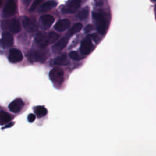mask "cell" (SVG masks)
<instances>
[{
	"label": "cell",
	"mask_w": 156,
	"mask_h": 156,
	"mask_svg": "<svg viewBox=\"0 0 156 156\" xmlns=\"http://www.w3.org/2000/svg\"><path fill=\"white\" fill-rule=\"evenodd\" d=\"M92 15L95 21L97 30L101 34L104 35L107 30V20L105 15L98 12H93Z\"/></svg>",
	"instance_id": "1"
},
{
	"label": "cell",
	"mask_w": 156,
	"mask_h": 156,
	"mask_svg": "<svg viewBox=\"0 0 156 156\" xmlns=\"http://www.w3.org/2000/svg\"><path fill=\"white\" fill-rule=\"evenodd\" d=\"M80 6V0H69L62 6L61 11L63 13H73L77 12Z\"/></svg>",
	"instance_id": "2"
},
{
	"label": "cell",
	"mask_w": 156,
	"mask_h": 156,
	"mask_svg": "<svg viewBox=\"0 0 156 156\" xmlns=\"http://www.w3.org/2000/svg\"><path fill=\"white\" fill-rule=\"evenodd\" d=\"M49 76L51 80L55 85H60L63 81V71L60 68H53L49 72Z\"/></svg>",
	"instance_id": "3"
},
{
	"label": "cell",
	"mask_w": 156,
	"mask_h": 156,
	"mask_svg": "<svg viewBox=\"0 0 156 156\" xmlns=\"http://www.w3.org/2000/svg\"><path fill=\"white\" fill-rule=\"evenodd\" d=\"M1 27L4 29H9L12 32L15 34L19 32L21 30L20 22L16 19L2 21L1 23Z\"/></svg>",
	"instance_id": "4"
},
{
	"label": "cell",
	"mask_w": 156,
	"mask_h": 156,
	"mask_svg": "<svg viewBox=\"0 0 156 156\" xmlns=\"http://www.w3.org/2000/svg\"><path fill=\"white\" fill-rule=\"evenodd\" d=\"M16 9V4L14 0H7L2 10V16L4 18H9L15 14Z\"/></svg>",
	"instance_id": "5"
},
{
	"label": "cell",
	"mask_w": 156,
	"mask_h": 156,
	"mask_svg": "<svg viewBox=\"0 0 156 156\" xmlns=\"http://www.w3.org/2000/svg\"><path fill=\"white\" fill-rule=\"evenodd\" d=\"M28 59L30 62H41L43 63L45 61L46 57V54L42 51H38L35 50H32L29 52Z\"/></svg>",
	"instance_id": "6"
},
{
	"label": "cell",
	"mask_w": 156,
	"mask_h": 156,
	"mask_svg": "<svg viewBox=\"0 0 156 156\" xmlns=\"http://www.w3.org/2000/svg\"><path fill=\"white\" fill-rule=\"evenodd\" d=\"M94 45L93 44L90 37H87L84 39L80 46V52L82 55H87L90 54L94 49Z\"/></svg>",
	"instance_id": "7"
},
{
	"label": "cell",
	"mask_w": 156,
	"mask_h": 156,
	"mask_svg": "<svg viewBox=\"0 0 156 156\" xmlns=\"http://www.w3.org/2000/svg\"><path fill=\"white\" fill-rule=\"evenodd\" d=\"M13 38L12 34L9 32L2 33V38L0 40V46L3 48H10L13 45Z\"/></svg>",
	"instance_id": "8"
},
{
	"label": "cell",
	"mask_w": 156,
	"mask_h": 156,
	"mask_svg": "<svg viewBox=\"0 0 156 156\" xmlns=\"http://www.w3.org/2000/svg\"><path fill=\"white\" fill-rule=\"evenodd\" d=\"M23 58V55L21 52L15 48H12L9 51V60L10 62L15 63L21 61Z\"/></svg>",
	"instance_id": "9"
},
{
	"label": "cell",
	"mask_w": 156,
	"mask_h": 156,
	"mask_svg": "<svg viewBox=\"0 0 156 156\" xmlns=\"http://www.w3.org/2000/svg\"><path fill=\"white\" fill-rule=\"evenodd\" d=\"M24 107V102L21 98H17L13 100L9 105V110L15 113H19Z\"/></svg>",
	"instance_id": "10"
},
{
	"label": "cell",
	"mask_w": 156,
	"mask_h": 156,
	"mask_svg": "<svg viewBox=\"0 0 156 156\" xmlns=\"http://www.w3.org/2000/svg\"><path fill=\"white\" fill-rule=\"evenodd\" d=\"M54 21V18L50 15H42L40 18V23L42 28L46 29L49 28Z\"/></svg>",
	"instance_id": "11"
},
{
	"label": "cell",
	"mask_w": 156,
	"mask_h": 156,
	"mask_svg": "<svg viewBox=\"0 0 156 156\" xmlns=\"http://www.w3.org/2000/svg\"><path fill=\"white\" fill-rule=\"evenodd\" d=\"M35 41L40 44L41 48H45L49 44L48 34L43 32H38L35 35Z\"/></svg>",
	"instance_id": "12"
},
{
	"label": "cell",
	"mask_w": 156,
	"mask_h": 156,
	"mask_svg": "<svg viewBox=\"0 0 156 156\" xmlns=\"http://www.w3.org/2000/svg\"><path fill=\"white\" fill-rule=\"evenodd\" d=\"M68 40V37L66 36L62 37L58 41H57L52 46V52L55 53H58L60 52L66 46Z\"/></svg>",
	"instance_id": "13"
},
{
	"label": "cell",
	"mask_w": 156,
	"mask_h": 156,
	"mask_svg": "<svg viewBox=\"0 0 156 156\" xmlns=\"http://www.w3.org/2000/svg\"><path fill=\"white\" fill-rule=\"evenodd\" d=\"M70 23V21L68 19L60 20L54 25V29L58 32H63L68 28Z\"/></svg>",
	"instance_id": "14"
},
{
	"label": "cell",
	"mask_w": 156,
	"mask_h": 156,
	"mask_svg": "<svg viewBox=\"0 0 156 156\" xmlns=\"http://www.w3.org/2000/svg\"><path fill=\"white\" fill-rule=\"evenodd\" d=\"M23 26L29 32H34L37 30L36 25L27 17L25 16L23 20Z\"/></svg>",
	"instance_id": "15"
},
{
	"label": "cell",
	"mask_w": 156,
	"mask_h": 156,
	"mask_svg": "<svg viewBox=\"0 0 156 156\" xmlns=\"http://www.w3.org/2000/svg\"><path fill=\"white\" fill-rule=\"evenodd\" d=\"M57 5V2L55 1H53V0L48 1L40 6V7L38 10V12L40 13H43V12H48V11L51 10L52 9H53L54 7H56Z\"/></svg>",
	"instance_id": "16"
},
{
	"label": "cell",
	"mask_w": 156,
	"mask_h": 156,
	"mask_svg": "<svg viewBox=\"0 0 156 156\" xmlns=\"http://www.w3.org/2000/svg\"><path fill=\"white\" fill-rule=\"evenodd\" d=\"M68 62V59L65 54L60 55L54 60V63L57 65H66Z\"/></svg>",
	"instance_id": "17"
},
{
	"label": "cell",
	"mask_w": 156,
	"mask_h": 156,
	"mask_svg": "<svg viewBox=\"0 0 156 156\" xmlns=\"http://www.w3.org/2000/svg\"><path fill=\"white\" fill-rule=\"evenodd\" d=\"M12 119L11 116L5 112H0V125H4L9 122Z\"/></svg>",
	"instance_id": "18"
},
{
	"label": "cell",
	"mask_w": 156,
	"mask_h": 156,
	"mask_svg": "<svg viewBox=\"0 0 156 156\" xmlns=\"http://www.w3.org/2000/svg\"><path fill=\"white\" fill-rule=\"evenodd\" d=\"M34 110L38 118H42L48 113L47 109L43 106H37L34 108Z\"/></svg>",
	"instance_id": "19"
},
{
	"label": "cell",
	"mask_w": 156,
	"mask_h": 156,
	"mask_svg": "<svg viewBox=\"0 0 156 156\" xmlns=\"http://www.w3.org/2000/svg\"><path fill=\"white\" fill-rule=\"evenodd\" d=\"M88 13H89V7H85L79 12V13L77 15V17L80 20H84L88 17Z\"/></svg>",
	"instance_id": "20"
},
{
	"label": "cell",
	"mask_w": 156,
	"mask_h": 156,
	"mask_svg": "<svg viewBox=\"0 0 156 156\" xmlns=\"http://www.w3.org/2000/svg\"><path fill=\"white\" fill-rule=\"evenodd\" d=\"M58 37H59L58 35L55 32H51L49 34H48V40L49 44H51L56 41L58 40Z\"/></svg>",
	"instance_id": "21"
},
{
	"label": "cell",
	"mask_w": 156,
	"mask_h": 156,
	"mask_svg": "<svg viewBox=\"0 0 156 156\" xmlns=\"http://www.w3.org/2000/svg\"><path fill=\"white\" fill-rule=\"evenodd\" d=\"M82 28V24L80 23H76L74 25H73L71 28L69 29V34L72 35V34H74L78 32H79Z\"/></svg>",
	"instance_id": "22"
},
{
	"label": "cell",
	"mask_w": 156,
	"mask_h": 156,
	"mask_svg": "<svg viewBox=\"0 0 156 156\" xmlns=\"http://www.w3.org/2000/svg\"><path fill=\"white\" fill-rule=\"evenodd\" d=\"M43 0H34V2H32V5H30V7L29 8V12H32L34 11L37 7L38 6V5L43 1Z\"/></svg>",
	"instance_id": "23"
},
{
	"label": "cell",
	"mask_w": 156,
	"mask_h": 156,
	"mask_svg": "<svg viewBox=\"0 0 156 156\" xmlns=\"http://www.w3.org/2000/svg\"><path fill=\"white\" fill-rule=\"evenodd\" d=\"M69 57L74 60H79L82 58L76 51H71L69 53Z\"/></svg>",
	"instance_id": "24"
},
{
	"label": "cell",
	"mask_w": 156,
	"mask_h": 156,
	"mask_svg": "<svg viewBox=\"0 0 156 156\" xmlns=\"http://www.w3.org/2000/svg\"><path fill=\"white\" fill-rule=\"evenodd\" d=\"M93 29V26L91 24H88L84 28V31L85 33H88L91 32Z\"/></svg>",
	"instance_id": "25"
},
{
	"label": "cell",
	"mask_w": 156,
	"mask_h": 156,
	"mask_svg": "<svg viewBox=\"0 0 156 156\" xmlns=\"http://www.w3.org/2000/svg\"><path fill=\"white\" fill-rule=\"evenodd\" d=\"M35 119V115L33 113H30L27 116V120L29 122H32Z\"/></svg>",
	"instance_id": "26"
},
{
	"label": "cell",
	"mask_w": 156,
	"mask_h": 156,
	"mask_svg": "<svg viewBox=\"0 0 156 156\" xmlns=\"http://www.w3.org/2000/svg\"><path fill=\"white\" fill-rule=\"evenodd\" d=\"M21 1L24 5H25L26 7H27L29 5V4L30 3L31 0H21Z\"/></svg>",
	"instance_id": "27"
},
{
	"label": "cell",
	"mask_w": 156,
	"mask_h": 156,
	"mask_svg": "<svg viewBox=\"0 0 156 156\" xmlns=\"http://www.w3.org/2000/svg\"><path fill=\"white\" fill-rule=\"evenodd\" d=\"M89 37H91V38L93 39V40H94V41H96V42L98 41V39L99 38V37H98V36L96 35V34H93V35H90Z\"/></svg>",
	"instance_id": "28"
},
{
	"label": "cell",
	"mask_w": 156,
	"mask_h": 156,
	"mask_svg": "<svg viewBox=\"0 0 156 156\" xmlns=\"http://www.w3.org/2000/svg\"><path fill=\"white\" fill-rule=\"evenodd\" d=\"M96 1V2L97 3L98 5H101L103 4V1L102 0H94Z\"/></svg>",
	"instance_id": "29"
},
{
	"label": "cell",
	"mask_w": 156,
	"mask_h": 156,
	"mask_svg": "<svg viewBox=\"0 0 156 156\" xmlns=\"http://www.w3.org/2000/svg\"><path fill=\"white\" fill-rule=\"evenodd\" d=\"M13 123H9L8 125H7V126H5V127H4L3 129H4V128H8V127H10L12 126H13Z\"/></svg>",
	"instance_id": "30"
},
{
	"label": "cell",
	"mask_w": 156,
	"mask_h": 156,
	"mask_svg": "<svg viewBox=\"0 0 156 156\" xmlns=\"http://www.w3.org/2000/svg\"><path fill=\"white\" fill-rule=\"evenodd\" d=\"M1 4H2V0H0V6L1 5Z\"/></svg>",
	"instance_id": "31"
},
{
	"label": "cell",
	"mask_w": 156,
	"mask_h": 156,
	"mask_svg": "<svg viewBox=\"0 0 156 156\" xmlns=\"http://www.w3.org/2000/svg\"><path fill=\"white\" fill-rule=\"evenodd\" d=\"M152 1H155V0H152Z\"/></svg>",
	"instance_id": "32"
}]
</instances>
